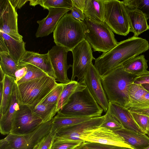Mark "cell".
Wrapping results in <instances>:
<instances>
[{
  "label": "cell",
  "instance_id": "obj_1",
  "mask_svg": "<svg viewBox=\"0 0 149 149\" xmlns=\"http://www.w3.org/2000/svg\"><path fill=\"white\" fill-rule=\"evenodd\" d=\"M148 49L149 44L147 40L133 36L118 42L110 50L95 58L94 65L102 76Z\"/></svg>",
  "mask_w": 149,
  "mask_h": 149
},
{
  "label": "cell",
  "instance_id": "obj_2",
  "mask_svg": "<svg viewBox=\"0 0 149 149\" xmlns=\"http://www.w3.org/2000/svg\"><path fill=\"white\" fill-rule=\"evenodd\" d=\"M138 76L126 72L122 65L101 76L102 85L109 102L125 107L130 102L131 86Z\"/></svg>",
  "mask_w": 149,
  "mask_h": 149
},
{
  "label": "cell",
  "instance_id": "obj_3",
  "mask_svg": "<svg viewBox=\"0 0 149 149\" xmlns=\"http://www.w3.org/2000/svg\"><path fill=\"white\" fill-rule=\"evenodd\" d=\"M83 27L85 39L94 51L107 52L118 42L113 33L104 22L96 21L86 17L80 22Z\"/></svg>",
  "mask_w": 149,
  "mask_h": 149
},
{
  "label": "cell",
  "instance_id": "obj_4",
  "mask_svg": "<svg viewBox=\"0 0 149 149\" xmlns=\"http://www.w3.org/2000/svg\"><path fill=\"white\" fill-rule=\"evenodd\" d=\"M103 111L86 87L73 94L57 113L65 116L95 118L101 116Z\"/></svg>",
  "mask_w": 149,
  "mask_h": 149
},
{
  "label": "cell",
  "instance_id": "obj_5",
  "mask_svg": "<svg viewBox=\"0 0 149 149\" xmlns=\"http://www.w3.org/2000/svg\"><path fill=\"white\" fill-rule=\"evenodd\" d=\"M58 84L55 79L47 75L30 81L16 84L20 104L29 106L36 105Z\"/></svg>",
  "mask_w": 149,
  "mask_h": 149
},
{
  "label": "cell",
  "instance_id": "obj_6",
  "mask_svg": "<svg viewBox=\"0 0 149 149\" xmlns=\"http://www.w3.org/2000/svg\"><path fill=\"white\" fill-rule=\"evenodd\" d=\"M53 38L56 45L71 51L85 39L82 25L70 13H67L58 22L53 32Z\"/></svg>",
  "mask_w": 149,
  "mask_h": 149
},
{
  "label": "cell",
  "instance_id": "obj_7",
  "mask_svg": "<svg viewBox=\"0 0 149 149\" xmlns=\"http://www.w3.org/2000/svg\"><path fill=\"white\" fill-rule=\"evenodd\" d=\"M104 19L116 34L125 36L130 32L127 10L122 1L104 0Z\"/></svg>",
  "mask_w": 149,
  "mask_h": 149
},
{
  "label": "cell",
  "instance_id": "obj_8",
  "mask_svg": "<svg viewBox=\"0 0 149 149\" xmlns=\"http://www.w3.org/2000/svg\"><path fill=\"white\" fill-rule=\"evenodd\" d=\"M104 118V115L58 129L54 133V139L84 142L83 138L99 127Z\"/></svg>",
  "mask_w": 149,
  "mask_h": 149
},
{
  "label": "cell",
  "instance_id": "obj_9",
  "mask_svg": "<svg viewBox=\"0 0 149 149\" xmlns=\"http://www.w3.org/2000/svg\"><path fill=\"white\" fill-rule=\"evenodd\" d=\"M91 47L84 39L71 51L73 62L72 65V75L71 81L77 78V81L83 80L85 73L93 60Z\"/></svg>",
  "mask_w": 149,
  "mask_h": 149
},
{
  "label": "cell",
  "instance_id": "obj_10",
  "mask_svg": "<svg viewBox=\"0 0 149 149\" xmlns=\"http://www.w3.org/2000/svg\"><path fill=\"white\" fill-rule=\"evenodd\" d=\"M43 123L41 119L33 114L29 106L19 104L10 133L24 135L33 132Z\"/></svg>",
  "mask_w": 149,
  "mask_h": 149
},
{
  "label": "cell",
  "instance_id": "obj_11",
  "mask_svg": "<svg viewBox=\"0 0 149 149\" xmlns=\"http://www.w3.org/2000/svg\"><path fill=\"white\" fill-rule=\"evenodd\" d=\"M81 81L104 111L106 112L109 108V102L102 85L101 75L92 62Z\"/></svg>",
  "mask_w": 149,
  "mask_h": 149
},
{
  "label": "cell",
  "instance_id": "obj_12",
  "mask_svg": "<svg viewBox=\"0 0 149 149\" xmlns=\"http://www.w3.org/2000/svg\"><path fill=\"white\" fill-rule=\"evenodd\" d=\"M18 14L9 0H0V31L14 39L23 41L19 33Z\"/></svg>",
  "mask_w": 149,
  "mask_h": 149
},
{
  "label": "cell",
  "instance_id": "obj_13",
  "mask_svg": "<svg viewBox=\"0 0 149 149\" xmlns=\"http://www.w3.org/2000/svg\"><path fill=\"white\" fill-rule=\"evenodd\" d=\"M68 52L64 47L56 45L47 53L56 81L63 84H67L71 81L67 76L68 70L72 67V65L67 64V55Z\"/></svg>",
  "mask_w": 149,
  "mask_h": 149
},
{
  "label": "cell",
  "instance_id": "obj_14",
  "mask_svg": "<svg viewBox=\"0 0 149 149\" xmlns=\"http://www.w3.org/2000/svg\"><path fill=\"white\" fill-rule=\"evenodd\" d=\"M84 141L133 148L127 143L123 138L113 131L99 127L83 138Z\"/></svg>",
  "mask_w": 149,
  "mask_h": 149
},
{
  "label": "cell",
  "instance_id": "obj_15",
  "mask_svg": "<svg viewBox=\"0 0 149 149\" xmlns=\"http://www.w3.org/2000/svg\"><path fill=\"white\" fill-rule=\"evenodd\" d=\"M47 9L49 12L47 16L37 21L39 26L36 34L37 38L46 36L54 32L60 19L70 10L66 8H55Z\"/></svg>",
  "mask_w": 149,
  "mask_h": 149
},
{
  "label": "cell",
  "instance_id": "obj_16",
  "mask_svg": "<svg viewBox=\"0 0 149 149\" xmlns=\"http://www.w3.org/2000/svg\"><path fill=\"white\" fill-rule=\"evenodd\" d=\"M108 110L117 120L123 128L144 134L134 121L128 109L118 104L109 102Z\"/></svg>",
  "mask_w": 149,
  "mask_h": 149
},
{
  "label": "cell",
  "instance_id": "obj_17",
  "mask_svg": "<svg viewBox=\"0 0 149 149\" xmlns=\"http://www.w3.org/2000/svg\"><path fill=\"white\" fill-rule=\"evenodd\" d=\"M19 62L29 63L40 69L48 76L55 79L54 70L48 53L41 54L26 51Z\"/></svg>",
  "mask_w": 149,
  "mask_h": 149
},
{
  "label": "cell",
  "instance_id": "obj_18",
  "mask_svg": "<svg viewBox=\"0 0 149 149\" xmlns=\"http://www.w3.org/2000/svg\"><path fill=\"white\" fill-rule=\"evenodd\" d=\"M19 104L15 82L10 106L6 113L0 117V131L1 134L6 135L10 133L15 115Z\"/></svg>",
  "mask_w": 149,
  "mask_h": 149
},
{
  "label": "cell",
  "instance_id": "obj_19",
  "mask_svg": "<svg viewBox=\"0 0 149 149\" xmlns=\"http://www.w3.org/2000/svg\"><path fill=\"white\" fill-rule=\"evenodd\" d=\"M113 131L122 137L134 149H145L149 146V137L146 134L123 128Z\"/></svg>",
  "mask_w": 149,
  "mask_h": 149
},
{
  "label": "cell",
  "instance_id": "obj_20",
  "mask_svg": "<svg viewBox=\"0 0 149 149\" xmlns=\"http://www.w3.org/2000/svg\"><path fill=\"white\" fill-rule=\"evenodd\" d=\"M127 10L130 32L134 33L133 36L138 37L139 35L149 29L148 19L143 13L136 9Z\"/></svg>",
  "mask_w": 149,
  "mask_h": 149
},
{
  "label": "cell",
  "instance_id": "obj_21",
  "mask_svg": "<svg viewBox=\"0 0 149 149\" xmlns=\"http://www.w3.org/2000/svg\"><path fill=\"white\" fill-rule=\"evenodd\" d=\"M130 102L125 107H149V92L141 85L132 84L130 90Z\"/></svg>",
  "mask_w": 149,
  "mask_h": 149
},
{
  "label": "cell",
  "instance_id": "obj_22",
  "mask_svg": "<svg viewBox=\"0 0 149 149\" xmlns=\"http://www.w3.org/2000/svg\"><path fill=\"white\" fill-rule=\"evenodd\" d=\"M0 36L4 40L9 55L15 60L19 62L26 51L25 43L23 41H20L16 40L1 31Z\"/></svg>",
  "mask_w": 149,
  "mask_h": 149
},
{
  "label": "cell",
  "instance_id": "obj_23",
  "mask_svg": "<svg viewBox=\"0 0 149 149\" xmlns=\"http://www.w3.org/2000/svg\"><path fill=\"white\" fill-rule=\"evenodd\" d=\"M104 0H86L83 11L86 17L104 22Z\"/></svg>",
  "mask_w": 149,
  "mask_h": 149
},
{
  "label": "cell",
  "instance_id": "obj_24",
  "mask_svg": "<svg viewBox=\"0 0 149 149\" xmlns=\"http://www.w3.org/2000/svg\"><path fill=\"white\" fill-rule=\"evenodd\" d=\"M86 87L82 81H71L69 83L64 84L57 105V112L66 104L73 94L83 90Z\"/></svg>",
  "mask_w": 149,
  "mask_h": 149
},
{
  "label": "cell",
  "instance_id": "obj_25",
  "mask_svg": "<svg viewBox=\"0 0 149 149\" xmlns=\"http://www.w3.org/2000/svg\"><path fill=\"white\" fill-rule=\"evenodd\" d=\"M15 82V78L5 74L3 80L2 98L0 104V117L6 113L10 106Z\"/></svg>",
  "mask_w": 149,
  "mask_h": 149
},
{
  "label": "cell",
  "instance_id": "obj_26",
  "mask_svg": "<svg viewBox=\"0 0 149 149\" xmlns=\"http://www.w3.org/2000/svg\"><path fill=\"white\" fill-rule=\"evenodd\" d=\"M147 62L144 55H141L127 61L122 65L127 72L138 76L148 71Z\"/></svg>",
  "mask_w": 149,
  "mask_h": 149
},
{
  "label": "cell",
  "instance_id": "obj_27",
  "mask_svg": "<svg viewBox=\"0 0 149 149\" xmlns=\"http://www.w3.org/2000/svg\"><path fill=\"white\" fill-rule=\"evenodd\" d=\"M52 120L53 119L43 123L33 132L24 135L27 144V149H33L38 142L51 132Z\"/></svg>",
  "mask_w": 149,
  "mask_h": 149
},
{
  "label": "cell",
  "instance_id": "obj_28",
  "mask_svg": "<svg viewBox=\"0 0 149 149\" xmlns=\"http://www.w3.org/2000/svg\"><path fill=\"white\" fill-rule=\"evenodd\" d=\"M94 118L68 117L58 113L53 119L51 132L54 134L57 130L79 123Z\"/></svg>",
  "mask_w": 149,
  "mask_h": 149
},
{
  "label": "cell",
  "instance_id": "obj_29",
  "mask_svg": "<svg viewBox=\"0 0 149 149\" xmlns=\"http://www.w3.org/2000/svg\"><path fill=\"white\" fill-rule=\"evenodd\" d=\"M29 107L33 114L41 119L43 123L51 120L57 113L56 106L39 103L35 106Z\"/></svg>",
  "mask_w": 149,
  "mask_h": 149
},
{
  "label": "cell",
  "instance_id": "obj_30",
  "mask_svg": "<svg viewBox=\"0 0 149 149\" xmlns=\"http://www.w3.org/2000/svg\"><path fill=\"white\" fill-rule=\"evenodd\" d=\"M0 69L5 74L15 78L16 72L21 67L19 62L14 59L9 54H0Z\"/></svg>",
  "mask_w": 149,
  "mask_h": 149
},
{
  "label": "cell",
  "instance_id": "obj_31",
  "mask_svg": "<svg viewBox=\"0 0 149 149\" xmlns=\"http://www.w3.org/2000/svg\"><path fill=\"white\" fill-rule=\"evenodd\" d=\"M127 9L138 10L149 19V0H124L122 1Z\"/></svg>",
  "mask_w": 149,
  "mask_h": 149
},
{
  "label": "cell",
  "instance_id": "obj_32",
  "mask_svg": "<svg viewBox=\"0 0 149 149\" xmlns=\"http://www.w3.org/2000/svg\"><path fill=\"white\" fill-rule=\"evenodd\" d=\"M3 139L10 149H27V144L24 135L10 133Z\"/></svg>",
  "mask_w": 149,
  "mask_h": 149
},
{
  "label": "cell",
  "instance_id": "obj_33",
  "mask_svg": "<svg viewBox=\"0 0 149 149\" xmlns=\"http://www.w3.org/2000/svg\"><path fill=\"white\" fill-rule=\"evenodd\" d=\"M23 63L27 68V72L24 77L16 82L17 84L34 80L47 75L42 70L33 65L29 63Z\"/></svg>",
  "mask_w": 149,
  "mask_h": 149
},
{
  "label": "cell",
  "instance_id": "obj_34",
  "mask_svg": "<svg viewBox=\"0 0 149 149\" xmlns=\"http://www.w3.org/2000/svg\"><path fill=\"white\" fill-rule=\"evenodd\" d=\"M64 85V84H58L40 103L57 106Z\"/></svg>",
  "mask_w": 149,
  "mask_h": 149
},
{
  "label": "cell",
  "instance_id": "obj_35",
  "mask_svg": "<svg viewBox=\"0 0 149 149\" xmlns=\"http://www.w3.org/2000/svg\"><path fill=\"white\" fill-rule=\"evenodd\" d=\"M83 142L70 140L54 139L51 149H75Z\"/></svg>",
  "mask_w": 149,
  "mask_h": 149
},
{
  "label": "cell",
  "instance_id": "obj_36",
  "mask_svg": "<svg viewBox=\"0 0 149 149\" xmlns=\"http://www.w3.org/2000/svg\"><path fill=\"white\" fill-rule=\"evenodd\" d=\"M73 5L72 0H43L41 6L44 9L55 8H66L70 10Z\"/></svg>",
  "mask_w": 149,
  "mask_h": 149
},
{
  "label": "cell",
  "instance_id": "obj_37",
  "mask_svg": "<svg viewBox=\"0 0 149 149\" xmlns=\"http://www.w3.org/2000/svg\"><path fill=\"white\" fill-rule=\"evenodd\" d=\"M100 127H105L113 131L123 128L117 120L108 110L104 115V120Z\"/></svg>",
  "mask_w": 149,
  "mask_h": 149
},
{
  "label": "cell",
  "instance_id": "obj_38",
  "mask_svg": "<svg viewBox=\"0 0 149 149\" xmlns=\"http://www.w3.org/2000/svg\"><path fill=\"white\" fill-rule=\"evenodd\" d=\"M75 149H132L97 143L84 141Z\"/></svg>",
  "mask_w": 149,
  "mask_h": 149
},
{
  "label": "cell",
  "instance_id": "obj_39",
  "mask_svg": "<svg viewBox=\"0 0 149 149\" xmlns=\"http://www.w3.org/2000/svg\"><path fill=\"white\" fill-rule=\"evenodd\" d=\"M130 111L134 121L139 128L145 134H147L148 132L149 117Z\"/></svg>",
  "mask_w": 149,
  "mask_h": 149
},
{
  "label": "cell",
  "instance_id": "obj_40",
  "mask_svg": "<svg viewBox=\"0 0 149 149\" xmlns=\"http://www.w3.org/2000/svg\"><path fill=\"white\" fill-rule=\"evenodd\" d=\"M54 140V134L51 131L38 142L33 149H51Z\"/></svg>",
  "mask_w": 149,
  "mask_h": 149
},
{
  "label": "cell",
  "instance_id": "obj_41",
  "mask_svg": "<svg viewBox=\"0 0 149 149\" xmlns=\"http://www.w3.org/2000/svg\"><path fill=\"white\" fill-rule=\"evenodd\" d=\"M70 10V14L76 19L81 22L84 21L86 18V17L83 12L74 5L73 4Z\"/></svg>",
  "mask_w": 149,
  "mask_h": 149
},
{
  "label": "cell",
  "instance_id": "obj_42",
  "mask_svg": "<svg viewBox=\"0 0 149 149\" xmlns=\"http://www.w3.org/2000/svg\"><path fill=\"white\" fill-rule=\"evenodd\" d=\"M19 64L20 68L16 72L15 74L16 82H17L24 77L27 72V68L24 64L20 62Z\"/></svg>",
  "mask_w": 149,
  "mask_h": 149
},
{
  "label": "cell",
  "instance_id": "obj_43",
  "mask_svg": "<svg viewBox=\"0 0 149 149\" xmlns=\"http://www.w3.org/2000/svg\"><path fill=\"white\" fill-rule=\"evenodd\" d=\"M133 83L141 85L143 84L149 83V71L138 75L134 81Z\"/></svg>",
  "mask_w": 149,
  "mask_h": 149
},
{
  "label": "cell",
  "instance_id": "obj_44",
  "mask_svg": "<svg viewBox=\"0 0 149 149\" xmlns=\"http://www.w3.org/2000/svg\"><path fill=\"white\" fill-rule=\"evenodd\" d=\"M128 109L130 111L145 115L149 117V107H131L129 108Z\"/></svg>",
  "mask_w": 149,
  "mask_h": 149
},
{
  "label": "cell",
  "instance_id": "obj_45",
  "mask_svg": "<svg viewBox=\"0 0 149 149\" xmlns=\"http://www.w3.org/2000/svg\"><path fill=\"white\" fill-rule=\"evenodd\" d=\"M13 6L16 10L20 9L27 1L28 0H9Z\"/></svg>",
  "mask_w": 149,
  "mask_h": 149
},
{
  "label": "cell",
  "instance_id": "obj_46",
  "mask_svg": "<svg viewBox=\"0 0 149 149\" xmlns=\"http://www.w3.org/2000/svg\"><path fill=\"white\" fill-rule=\"evenodd\" d=\"M0 54H9L7 46L3 38L0 36Z\"/></svg>",
  "mask_w": 149,
  "mask_h": 149
},
{
  "label": "cell",
  "instance_id": "obj_47",
  "mask_svg": "<svg viewBox=\"0 0 149 149\" xmlns=\"http://www.w3.org/2000/svg\"><path fill=\"white\" fill-rule=\"evenodd\" d=\"M72 1L73 5L83 12L86 0H72Z\"/></svg>",
  "mask_w": 149,
  "mask_h": 149
},
{
  "label": "cell",
  "instance_id": "obj_48",
  "mask_svg": "<svg viewBox=\"0 0 149 149\" xmlns=\"http://www.w3.org/2000/svg\"><path fill=\"white\" fill-rule=\"evenodd\" d=\"M29 1V5L34 6L37 5H40L41 6L43 3V0H30Z\"/></svg>",
  "mask_w": 149,
  "mask_h": 149
},
{
  "label": "cell",
  "instance_id": "obj_49",
  "mask_svg": "<svg viewBox=\"0 0 149 149\" xmlns=\"http://www.w3.org/2000/svg\"><path fill=\"white\" fill-rule=\"evenodd\" d=\"M3 81H0V102L1 101L3 92Z\"/></svg>",
  "mask_w": 149,
  "mask_h": 149
},
{
  "label": "cell",
  "instance_id": "obj_50",
  "mask_svg": "<svg viewBox=\"0 0 149 149\" xmlns=\"http://www.w3.org/2000/svg\"><path fill=\"white\" fill-rule=\"evenodd\" d=\"M141 85L144 89L149 92V83L143 84Z\"/></svg>",
  "mask_w": 149,
  "mask_h": 149
},
{
  "label": "cell",
  "instance_id": "obj_51",
  "mask_svg": "<svg viewBox=\"0 0 149 149\" xmlns=\"http://www.w3.org/2000/svg\"><path fill=\"white\" fill-rule=\"evenodd\" d=\"M148 132H149V122H148Z\"/></svg>",
  "mask_w": 149,
  "mask_h": 149
},
{
  "label": "cell",
  "instance_id": "obj_52",
  "mask_svg": "<svg viewBox=\"0 0 149 149\" xmlns=\"http://www.w3.org/2000/svg\"><path fill=\"white\" fill-rule=\"evenodd\" d=\"M145 149H149V146L147 147V148H145Z\"/></svg>",
  "mask_w": 149,
  "mask_h": 149
},
{
  "label": "cell",
  "instance_id": "obj_53",
  "mask_svg": "<svg viewBox=\"0 0 149 149\" xmlns=\"http://www.w3.org/2000/svg\"><path fill=\"white\" fill-rule=\"evenodd\" d=\"M147 134L148 135V136L149 137V131L148 132Z\"/></svg>",
  "mask_w": 149,
  "mask_h": 149
}]
</instances>
